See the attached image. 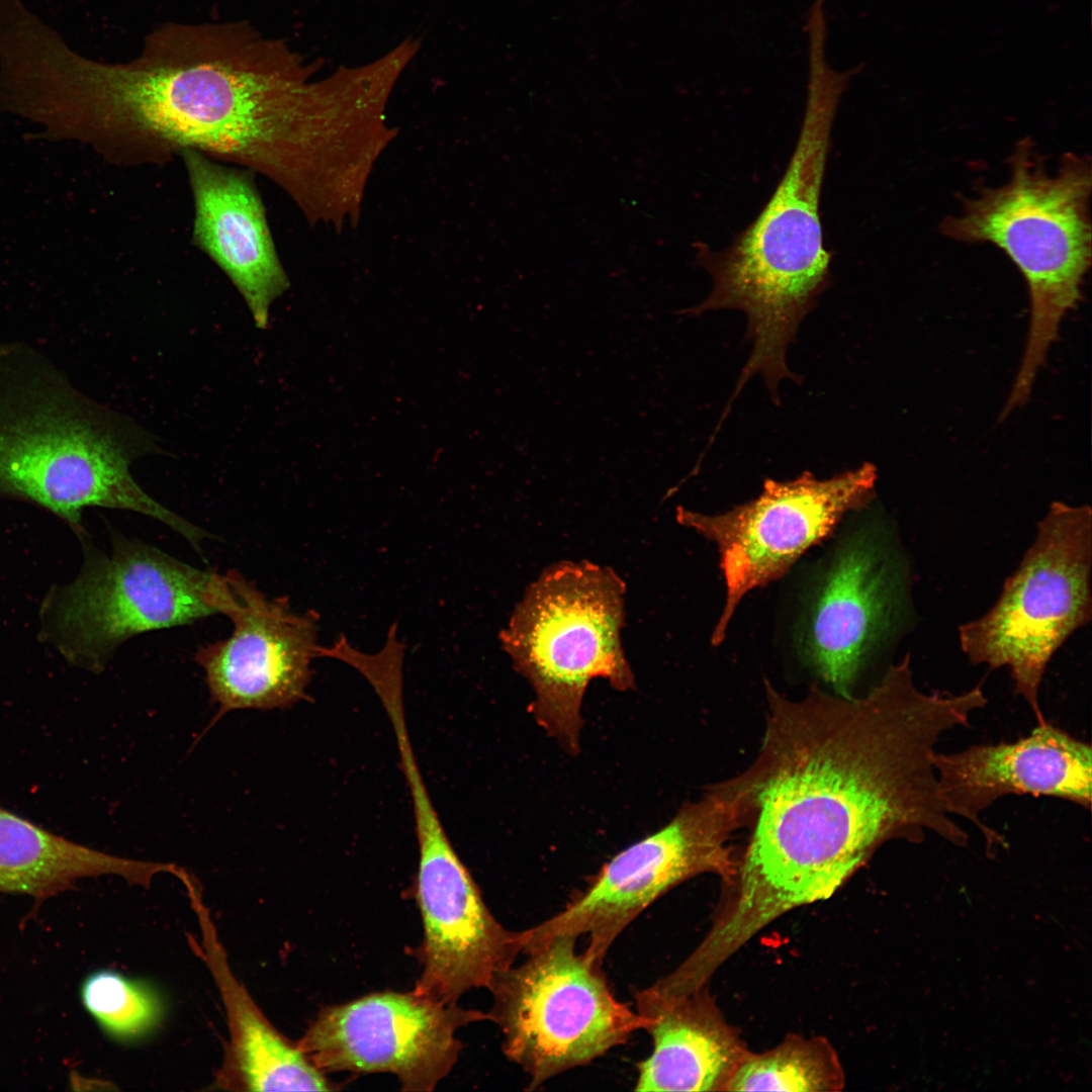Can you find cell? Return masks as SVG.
<instances>
[{"label":"cell","mask_w":1092,"mask_h":1092,"mask_svg":"<svg viewBox=\"0 0 1092 1092\" xmlns=\"http://www.w3.org/2000/svg\"><path fill=\"white\" fill-rule=\"evenodd\" d=\"M760 750L737 777L741 827L730 896L707 934L731 956L783 914L830 898L886 841L932 832L969 840L947 812L935 745L987 704L980 686L959 695L915 685L910 655L859 698L812 687L790 700L765 681Z\"/></svg>","instance_id":"1"},{"label":"cell","mask_w":1092,"mask_h":1092,"mask_svg":"<svg viewBox=\"0 0 1092 1092\" xmlns=\"http://www.w3.org/2000/svg\"><path fill=\"white\" fill-rule=\"evenodd\" d=\"M312 68L250 24L169 23L123 63L52 42L35 63L29 100L41 140L82 143L111 165L163 166L194 151L298 197L318 96L306 82Z\"/></svg>","instance_id":"2"},{"label":"cell","mask_w":1092,"mask_h":1092,"mask_svg":"<svg viewBox=\"0 0 1092 1092\" xmlns=\"http://www.w3.org/2000/svg\"><path fill=\"white\" fill-rule=\"evenodd\" d=\"M808 57L804 117L783 177L728 248L712 251L704 243L694 244L696 263L711 276L712 289L699 304L674 311L693 316L719 309L744 312L752 346L733 397L756 374L775 403L782 380L800 381L788 367L787 351L830 285L833 254L824 247L819 206L831 129L852 72L830 65L823 40L808 44Z\"/></svg>","instance_id":"3"},{"label":"cell","mask_w":1092,"mask_h":1092,"mask_svg":"<svg viewBox=\"0 0 1092 1092\" xmlns=\"http://www.w3.org/2000/svg\"><path fill=\"white\" fill-rule=\"evenodd\" d=\"M156 451L152 435L80 392L39 350L0 342V497L41 507L80 538L83 510L102 507L148 516L193 542L199 527L130 473L135 459Z\"/></svg>","instance_id":"4"},{"label":"cell","mask_w":1092,"mask_h":1092,"mask_svg":"<svg viewBox=\"0 0 1092 1092\" xmlns=\"http://www.w3.org/2000/svg\"><path fill=\"white\" fill-rule=\"evenodd\" d=\"M1010 170L1006 184L983 189L964 203L962 214L940 225L942 234L956 241L996 245L1027 284V341L1000 413L1003 419L1028 400L1063 318L1082 299L1083 279L1091 265L1089 160L1067 154L1052 176L1026 139L1011 155Z\"/></svg>","instance_id":"5"},{"label":"cell","mask_w":1092,"mask_h":1092,"mask_svg":"<svg viewBox=\"0 0 1092 1092\" xmlns=\"http://www.w3.org/2000/svg\"><path fill=\"white\" fill-rule=\"evenodd\" d=\"M624 580L607 566L560 561L532 582L499 633L514 667L532 686L531 712L566 752L579 750L581 703L602 677L617 691L635 688L625 656Z\"/></svg>","instance_id":"6"},{"label":"cell","mask_w":1092,"mask_h":1092,"mask_svg":"<svg viewBox=\"0 0 1092 1092\" xmlns=\"http://www.w3.org/2000/svg\"><path fill=\"white\" fill-rule=\"evenodd\" d=\"M1091 568L1090 507L1054 502L996 603L959 627L969 661L1008 667L1037 724L1045 722L1038 696L1051 659L1091 620Z\"/></svg>","instance_id":"7"},{"label":"cell","mask_w":1092,"mask_h":1092,"mask_svg":"<svg viewBox=\"0 0 1092 1092\" xmlns=\"http://www.w3.org/2000/svg\"><path fill=\"white\" fill-rule=\"evenodd\" d=\"M80 539V573L52 587L39 612L41 639L72 665L100 672L128 639L216 614L208 602L212 571L122 535L113 536L109 552L87 534Z\"/></svg>","instance_id":"8"},{"label":"cell","mask_w":1092,"mask_h":1092,"mask_svg":"<svg viewBox=\"0 0 1092 1092\" xmlns=\"http://www.w3.org/2000/svg\"><path fill=\"white\" fill-rule=\"evenodd\" d=\"M555 937L498 974L488 990L489 1020L508 1059L529 1076L530 1090L624 1044L649 1020L613 994L602 965Z\"/></svg>","instance_id":"9"},{"label":"cell","mask_w":1092,"mask_h":1092,"mask_svg":"<svg viewBox=\"0 0 1092 1092\" xmlns=\"http://www.w3.org/2000/svg\"><path fill=\"white\" fill-rule=\"evenodd\" d=\"M730 779L687 802L661 829L626 847L558 913L519 931L522 953L558 936L587 935L583 950L602 965L618 936L655 900L705 873L728 883L737 855L727 842L741 827L738 789Z\"/></svg>","instance_id":"10"},{"label":"cell","mask_w":1092,"mask_h":1092,"mask_svg":"<svg viewBox=\"0 0 1092 1092\" xmlns=\"http://www.w3.org/2000/svg\"><path fill=\"white\" fill-rule=\"evenodd\" d=\"M804 576L790 647L838 696L899 633L909 607L907 565L888 527H846Z\"/></svg>","instance_id":"11"},{"label":"cell","mask_w":1092,"mask_h":1092,"mask_svg":"<svg viewBox=\"0 0 1092 1092\" xmlns=\"http://www.w3.org/2000/svg\"><path fill=\"white\" fill-rule=\"evenodd\" d=\"M872 463L819 479L805 471L788 481L765 479L760 494L721 514L677 507L678 523L713 542L725 582V603L711 642L720 645L741 600L783 576L811 547L832 535L843 518L874 499Z\"/></svg>","instance_id":"12"},{"label":"cell","mask_w":1092,"mask_h":1092,"mask_svg":"<svg viewBox=\"0 0 1092 1092\" xmlns=\"http://www.w3.org/2000/svg\"><path fill=\"white\" fill-rule=\"evenodd\" d=\"M419 866L416 881L424 938L414 992L455 1005L473 988H487L522 953L519 931L506 928L484 903L443 828L428 792L412 795Z\"/></svg>","instance_id":"13"},{"label":"cell","mask_w":1092,"mask_h":1092,"mask_svg":"<svg viewBox=\"0 0 1092 1092\" xmlns=\"http://www.w3.org/2000/svg\"><path fill=\"white\" fill-rule=\"evenodd\" d=\"M208 602L234 626L230 637L199 647L194 656L219 715L285 709L307 699L320 648L315 611L294 612L288 598L269 599L236 569L211 573Z\"/></svg>","instance_id":"14"},{"label":"cell","mask_w":1092,"mask_h":1092,"mask_svg":"<svg viewBox=\"0 0 1092 1092\" xmlns=\"http://www.w3.org/2000/svg\"><path fill=\"white\" fill-rule=\"evenodd\" d=\"M488 1019L414 991H387L324 1008L296 1045L323 1073L386 1072L404 1091L429 1092L458 1060L456 1032Z\"/></svg>","instance_id":"15"},{"label":"cell","mask_w":1092,"mask_h":1092,"mask_svg":"<svg viewBox=\"0 0 1092 1092\" xmlns=\"http://www.w3.org/2000/svg\"><path fill=\"white\" fill-rule=\"evenodd\" d=\"M934 766L947 812L972 822L989 844L1004 839L980 815L1003 796H1049L1091 807L1090 745L1046 722L1015 742L936 752Z\"/></svg>","instance_id":"16"},{"label":"cell","mask_w":1092,"mask_h":1092,"mask_svg":"<svg viewBox=\"0 0 1092 1092\" xmlns=\"http://www.w3.org/2000/svg\"><path fill=\"white\" fill-rule=\"evenodd\" d=\"M194 205L192 243L229 277L259 329L288 287L268 225L255 173L194 151L179 156Z\"/></svg>","instance_id":"17"},{"label":"cell","mask_w":1092,"mask_h":1092,"mask_svg":"<svg viewBox=\"0 0 1092 1092\" xmlns=\"http://www.w3.org/2000/svg\"><path fill=\"white\" fill-rule=\"evenodd\" d=\"M177 879L195 914L198 937L190 945L208 969L226 1014L229 1040L211 1089L228 1091H332L326 1078L267 1019L232 971L198 881L180 868Z\"/></svg>","instance_id":"18"},{"label":"cell","mask_w":1092,"mask_h":1092,"mask_svg":"<svg viewBox=\"0 0 1092 1092\" xmlns=\"http://www.w3.org/2000/svg\"><path fill=\"white\" fill-rule=\"evenodd\" d=\"M636 1010L649 1020L651 1054L638 1064L636 1091H725L748 1054L704 994L657 998L643 989Z\"/></svg>","instance_id":"19"},{"label":"cell","mask_w":1092,"mask_h":1092,"mask_svg":"<svg viewBox=\"0 0 1092 1092\" xmlns=\"http://www.w3.org/2000/svg\"><path fill=\"white\" fill-rule=\"evenodd\" d=\"M177 869L87 847L0 806V894L27 895L38 906L83 878L113 875L148 889L154 877Z\"/></svg>","instance_id":"20"},{"label":"cell","mask_w":1092,"mask_h":1092,"mask_svg":"<svg viewBox=\"0 0 1092 1092\" xmlns=\"http://www.w3.org/2000/svg\"><path fill=\"white\" fill-rule=\"evenodd\" d=\"M844 1078L839 1059L823 1037L789 1036L761 1054H748L725 1091H839Z\"/></svg>","instance_id":"21"},{"label":"cell","mask_w":1092,"mask_h":1092,"mask_svg":"<svg viewBox=\"0 0 1092 1092\" xmlns=\"http://www.w3.org/2000/svg\"><path fill=\"white\" fill-rule=\"evenodd\" d=\"M80 998L100 1029L116 1041L145 1037L164 1015V1003L153 987L112 970L95 971L84 978Z\"/></svg>","instance_id":"22"}]
</instances>
